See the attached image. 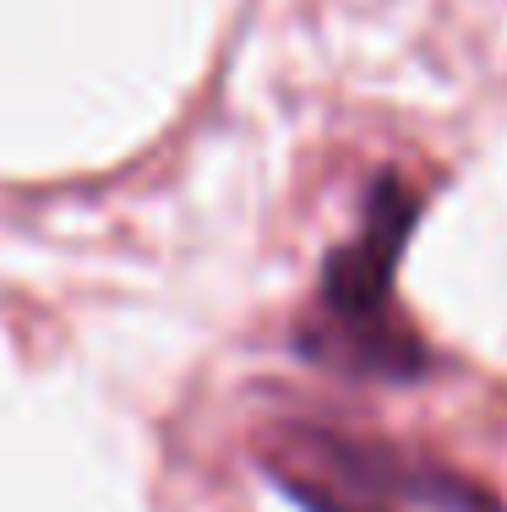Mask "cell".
<instances>
[{
    "label": "cell",
    "mask_w": 507,
    "mask_h": 512,
    "mask_svg": "<svg viewBox=\"0 0 507 512\" xmlns=\"http://www.w3.org/2000/svg\"><path fill=\"white\" fill-rule=\"evenodd\" d=\"M284 485L311 512H398L404 502H431V496L464 502L469 496H458L437 474H420V463L388 447L344 442V436H295L284 458Z\"/></svg>",
    "instance_id": "2"
},
{
    "label": "cell",
    "mask_w": 507,
    "mask_h": 512,
    "mask_svg": "<svg viewBox=\"0 0 507 512\" xmlns=\"http://www.w3.org/2000/svg\"><path fill=\"white\" fill-rule=\"evenodd\" d=\"M409 224H415V197L398 180H377L360 235L344 251H333L322 273L317 322L300 333L306 355L360 376H398V382L420 376L426 355L393 311V267Z\"/></svg>",
    "instance_id": "1"
}]
</instances>
